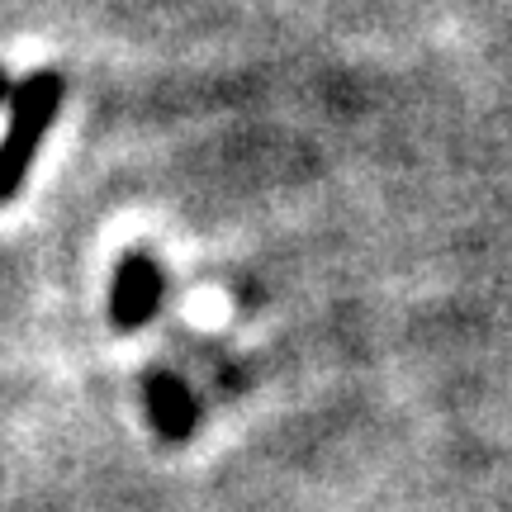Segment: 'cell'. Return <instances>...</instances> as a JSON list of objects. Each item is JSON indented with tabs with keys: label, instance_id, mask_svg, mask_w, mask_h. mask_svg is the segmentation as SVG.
Segmentation results:
<instances>
[{
	"label": "cell",
	"instance_id": "1",
	"mask_svg": "<svg viewBox=\"0 0 512 512\" xmlns=\"http://www.w3.org/2000/svg\"><path fill=\"white\" fill-rule=\"evenodd\" d=\"M62 95H67V81L57 72H34L15 86L10 124H5V138H0V209L15 200L24 181H29L38 147H43V133L62 110Z\"/></svg>",
	"mask_w": 512,
	"mask_h": 512
},
{
	"label": "cell",
	"instance_id": "2",
	"mask_svg": "<svg viewBox=\"0 0 512 512\" xmlns=\"http://www.w3.org/2000/svg\"><path fill=\"white\" fill-rule=\"evenodd\" d=\"M162 285L166 275L162 266L147 252H128L114 271V290H110V323L114 332H143L157 318L162 304Z\"/></svg>",
	"mask_w": 512,
	"mask_h": 512
},
{
	"label": "cell",
	"instance_id": "3",
	"mask_svg": "<svg viewBox=\"0 0 512 512\" xmlns=\"http://www.w3.org/2000/svg\"><path fill=\"white\" fill-rule=\"evenodd\" d=\"M147 413H152V422H157V432H162L166 441H190L195 437V399H190V389H185L176 375H166V370H157V375H147Z\"/></svg>",
	"mask_w": 512,
	"mask_h": 512
},
{
	"label": "cell",
	"instance_id": "4",
	"mask_svg": "<svg viewBox=\"0 0 512 512\" xmlns=\"http://www.w3.org/2000/svg\"><path fill=\"white\" fill-rule=\"evenodd\" d=\"M5 100H15V86H10V72L0 67V105H5Z\"/></svg>",
	"mask_w": 512,
	"mask_h": 512
}]
</instances>
